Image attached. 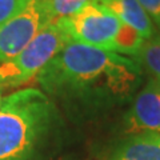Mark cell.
I'll list each match as a JSON object with an SVG mask.
<instances>
[{
    "label": "cell",
    "instance_id": "2",
    "mask_svg": "<svg viewBox=\"0 0 160 160\" xmlns=\"http://www.w3.org/2000/svg\"><path fill=\"white\" fill-rule=\"evenodd\" d=\"M56 119L51 99L38 88L6 96L0 107V160H33Z\"/></svg>",
    "mask_w": 160,
    "mask_h": 160
},
{
    "label": "cell",
    "instance_id": "3",
    "mask_svg": "<svg viewBox=\"0 0 160 160\" xmlns=\"http://www.w3.org/2000/svg\"><path fill=\"white\" fill-rule=\"evenodd\" d=\"M71 42L58 22L51 23L18 56L0 63V89L31 82Z\"/></svg>",
    "mask_w": 160,
    "mask_h": 160
},
{
    "label": "cell",
    "instance_id": "14",
    "mask_svg": "<svg viewBox=\"0 0 160 160\" xmlns=\"http://www.w3.org/2000/svg\"><path fill=\"white\" fill-rule=\"evenodd\" d=\"M2 103H3V98H2V89H0V107H2Z\"/></svg>",
    "mask_w": 160,
    "mask_h": 160
},
{
    "label": "cell",
    "instance_id": "10",
    "mask_svg": "<svg viewBox=\"0 0 160 160\" xmlns=\"http://www.w3.org/2000/svg\"><path fill=\"white\" fill-rule=\"evenodd\" d=\"M93 2H99V0H42L51 23L71 16L84 8L87 4Z\"/></svg>",
    "mask_w": 160,
    "mask_h": 160
},
{
    "label": "cell",
    "instance_id": "12",
    "mask_svg": "<svg viewBox=\"0 0 160 160\" xmlns=\"http://www.w3.org/2000/svg\"><path fill=\"white\" fill-rule=\"evenodd\" d=\"M31 0H0V27L26 8Z\"/></svg>",
    "mask_w": 160,
    "mask_h": 160
},
{
    "label": "cell",
    "instance_id": "1",
    "mask_svg": "<svg viewBox=\"0 0 160 160\" xmlns=\"http://www.w3.org/2000/svg\"><path fill=\"white\" fill-rule=\"evenodd\" d=\"M38 80L47 95L98 109L131 98L142 80V67L136 59L71 40Z\"/></svg>",
    "mask_w": 160,
    "mask_h": 160
},
{
    "label": "cell",
    "instance_id": "5",
    "mask_svg": "<svg viewBox=\"0 0 160 160\" xmlns=\"http://www.w3.org/2000/svg\"><path fill=\"white\" fill-rule=\"evenodd\" d=\"M51 24L42 0L31 3L13 19L0 27V63L12 60Z\"/></svg>",
    "mask_w": 160,
    "mask_h": 160
},
{
    "label": "cell",
    "instance_id": "11",
    "mask_svg": "<svg viewBox=\"0 0 160 160\" xmlns=\"http://www.w3.org/2000/svg\"><path fill=\"white\" fill-rule=\"evenodd\" d=\"M136 60L140 67H144L152 75V79L160 82V36L146 40Z\"/></svg>",
    "mask_w": 160,
    "mask_h": 160
},
{
    "label": "cell",
    "instance_id": "4",
    "mask_svg": "<svg viewBox=\"0 0 160 160\" xmlns=\"http://www.w3.org/2000/svg\"><path fill=\"white\" fill-rule=\"evenodd\" d=\"M72 42L115 52V39L123 23L98 2L89 3L76 13L58 20Z\"/></svg>",
    "mask_w": 160,
    "mask_h": 160
},
{
    "label": "cell",
    "instance_id": "6",
    "mask_svg": "<svg viewBox=\"0 0 160 160\" xmlns=\"http://www.w3.org/2000/svg\"><path fill=\"white\" fill-rule=\"evenodd\" d=\"M126 131L131 135L160 133V82L151 79L135 96L124 119Z\"/></svg>",
    "mask_w": 160,
    "mask_h": 160
},
{
    "label": "cell",
    "instance_id": "13",
    "mask_svg": "<svg viewBox=\"0 0 160 160\" xmlns=\"http://www.w3.org/2000/svg\"><path fill=\"white\" fill-rule=\"evenodd\" d=\"M144 8V11L148 13V16L151 18L156 23L158 28L160 29V0H138Z\"/></svg>",
    "mask_w": 160,
    "mask_h": 160
},
{
    "label": "cell",
    "instance_id": "8",
    "mask_svg": "<svg viewBox=\"0 0 160 160\" xmlns=\"http://www.w3.org/2000/svg\"><path fill=\"white\" fill-rule=\"evenodd\" d=\"M108 160H160V133L131 135L113 149Z\"/></svg>",
    "mask_w": 160,
    "mask_h": 160
},
{
    "label": "cell",
    "instance_id": "7",
    "mask_svg": "<svg viewBox=\"0 0 160 160\" xmlns=\"http://www.w3.org/2000/svg\"><path fill=\"white\" fill-rule=\"evenodd\" d=\"M98 3L108 8L123 24L138 31L146 40L155 36L152 20L138 0H99Z\"/></svg>",
    "mask_w": 160,
    "mask_h": 160
},
{
    "label": "cell",
    "instance_id": "9",
    "mask_svg": "<svg viewBox=\"0 0 160 160\" xmlns=\"http://www.w3.org/2000/svg\"><path fill=\"white\" fill-rule=\"evenodd\" d=\"M144 43H146V39L138 31L123 24L115 39V52L123 56H133V59H136Z\"/></svg>",
    "mask_w": 160,
    "mask_h": 160
}]
</instances>
